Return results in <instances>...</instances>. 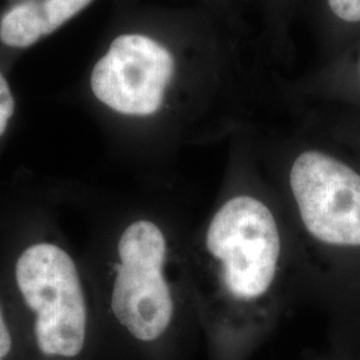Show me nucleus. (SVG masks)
Here are the masks:
<instances>
[{
    "instance_id": "7ed1b4c3",
    "label": "nucleus",
    "mask_w": 360,
    "mask_h": 360,
    "mask_svg": "<svg viewBox=\"0 0 360 360\" xmlns=\"http://www.w3.org/2000/svg\"><path fill=\"white\" fill-rule=\"evenodd\" d=\"M13 272L39 351L49 358H77L87 340L89 304L75 259L55 242L37 240L16 255Z\"/></svg>"
},
{
    "instance_id": "0eeeda50",
    "label": "nucleus",
    "mask_w": 360,
    "mask_h": 360,
    "mask_svg": "<svg viewBox=\"0 0 360 360\" xmlns=\"http://www.w3.org/2000/svg\"><path fill=\"white\" fill-rule=\"evenodd\" d=\"M16 110V102L8 80L0 71V138L7 132Z\"/></svg>"
},
{
    "instance_id": "423d86ee",
    "label": "nucleus",
    "mask_w": 360,
    "mask_h": 360,
    "mask_svg": "<svg viewBox=\"0 0 360 360\" xmlns=\"http://www.w3.org/2000/svg\"><path fill=\"white\" fill-rule=\"evenodd\" d=\"M94 0H28L8 8L0 18V41L25 50L65 26Z\"/></svg>"
},
{
    "instance_id": "1a4fd4ad",
    "label": "nucleus",
    "mask_w": 360,
    "mask_h": 360,
    "mask_svg": "<svg viewBox=\"0 0 360 360\" xmlns=\"http://www.w3.org/2000/svg\"><path fill=\"white\" fill-rule=\"evenodd\" d=\"M13 351V335L0 300V360H7Z\"/></svg>"
},
{
    "instance_id": "20e7f679",
    "label": "nucleus",
    "mask_w": 360,
    "mask_h": 360,
    "mask_svg": "<svg viewBox=\"0 0 360 360\" xmlns=\"http://www.w3.org/2000/svg\"><path fill=\"white\" fill-rule=\"evenodd\" d=\"M297 218L312 239L334 247H360V175L331 155L309 150L288 174Z\"/></svg>"
},
{
    "instance_id": "6e6552de",
    "label": "nucleus",
    "mask_w": 360,
    "mask_h": 360,
    "mask_svg": "<svg viewBox=\"0 0 360 360\" xmlns=\"http://www.w3.org/2000/svg\"><path fill=\"white\" fill-rule=\"evenodd\" d=\"M328 4L339 19L360 22V0H328Z\"/></svg>"
},
{
    "instance_id": "f03ea898",
    "label": "nucleus",
    "mask_w": 360,
    "mask_h": 360,
    "mask_svg": "<svg viewBox=\"0 0 360 360\" xmlns=\"http://www.w3.org/2000/svg\"><path fill=\"white\" fill-rule=\"evenodd\" d=\"M171 257L167 231L154 219H134L117 236L110 278V309L116 323L144 345L163 339L176 318Z\"/></svg>"
},
{
    "instance_id": "f257e3e1",
    "label": "nucleus",
    "mask_w": 360,
    "mask_h": 360,
    "mask_svg": "<svg viewBox=\"0 0 360 360\" xmlns=\"http://www.w3.org/2000/svg\"><path fill=\"white\" fill-rule=\"evenodd\" d=\"M198 257L212 346L219 359H236L267 324L282 281L281 221L262 196L232 193L208 219Z\"/></svg>"
},
{
    "instance_id": "39448f33",
    "label": "nucleus",
    "mask_w": 360,
    "mask_h": 360,
    "mask_svg": "<svg viewBox=\"0 0 360 360\" xmlns=\"http://www.w3.org/2000/svg\"><path fill=\"white\" fill-rule=\"evenodd\" d=\"M174 68V58L163 44L143 34H123L94 65L91 91L119 115L153 116L165 103Z\"/></svg>"
}]
</instances>
